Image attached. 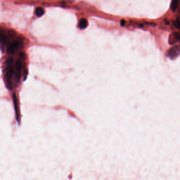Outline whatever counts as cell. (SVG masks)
Instances as JSON below:
<instances>
[{
  "instance_id": "cell-1",
  "label": "cell",
  "mask_w": 180,
  "mask_h": 180,
  "mask_svg": "<svg viewBox=\"0 0 180 180\" xmlns=\"http://www.w3.org/2000/svg\"><path fill=\"white\" fill-rule=\"evenodd\" d=\"M6 67V85L8 88L12 90L13 89V78L15 73V70L14 68V60L12 58H10L7 60L5 62Z\"/></svg>"
},
{
  "instance_id": "cell-2",
  "label": "cell",
  "mask_w": 180,
  "mask_h": 180,
  "mask_svg": "<svg viewBox=\"0 0 180 180\" xmlns=\"http://www.w3.org/2000/svg\"><path fill=\"white\" fill-rule=\"evenodd\" d=\"M179 54H180V47L177 46L171 48L168 52V57L173 59L177 57Z\"/></svg>"
},
{
  "instance_id": "cell-3",
  "label": "cell",
  "mask_w": 180,
  "mask_h": 180,
  "mask_svg": "<svg viewBox=\"0 0 180 180\" xmlns=\"http://www.w3.org/2000/svg\"><path fill=\"white\" fill-rule=\"evenodd\" d=\"M22 69V62L21 60H17L15 63V79L16 81H18L21 77V71Z\"/></svg>"
},
{
  "instance_id": "cell-4",
  "label": "cell",
  "mask_w": 180,
  "mask_h": 180,
  "mask_svg": "<svg viewBox=\"0 0 180 180\" xmlns=\"http://www.w3.org/2000/svg\"><path fill=\"white\" fill-rule=\"evenodd\" d=\"M20 42L18 41H14L9 44L7 48V52L10 54H13L15 52V50L17 49L19 46Z\"/></svg>"
},
{
  "instance_id": "cell-5",
  "label": "cell",
  "mask_w": 180,
  "mask_h": 180,
  "mask_svg": "<svg viewBox=\"0 0 180 180\" xmlns=\"http://www.w3.org/2000/svg\"><path fill=\"white\" fill-rule=\"evenodd\" d=\"M9 38L4 31L0 30V43L1 44H6L8 42Z\"/></svg>"
},
{
  "instance_id": "cell-6",
  "label": "cell",
  "mask_w": 180,
  "mask_h": 180,
  "mask_svg": "<svg viewBox=\"0 0 180 180\" xmlns=\"http://www.w3.org/2000/svg\"><path fill=\"white\" fill-rule=\"evenodd\" d=\"M13 103L15 107V113H16V117L17 121H18L19 119V111H18V99L16 98V96L15 94H14L13 95Z\"/></svg>"
},
{
  "instance_id": "cell-7",
  "label": "cell",
  "mask_w": 180,
  "mask_h": 180,
  "mask_svg": "<svg viewBox=\"0 0 180 180\" xmlns=\"http://www.w3.org/2000/svg\"><path fill=\"white\" fill-rule=\"evenodd\" d=\"M87 25H88L87 20L86 18H83L80 20L79 23L78 27H79V28L81 29H84L87 27Z\"/></svg>"
},
{
  "instance_id": "cell-8",
  "label": "cell",
  "mask_w": 180,
  "mask_h": 180,
  "mask_svg": "<svg viewBox=\"0 0 180 180\" xmlns=\"http://www.w3.org/2000/svg\"><path fill=\"white\" fill-rule=\"evenodd\" d=\"M44 13V11L42 8H37L35 11V14L38 17L42 16Z\"/></svg>"
},
{
  "instance_id": "cell-9",
  "label": "cell",
  "mask_w": 180,
  "mask_h": 180,
  "mask_svg": "<svg viewBox=\"0 0 180 180\" xmlns=\"http://www.w3.org/2000/svg\"><path fill=\"white\" fill-rule=\"evenodd\" d=\"M177 6H178V1L177 0H173L171 4V9L174 12L177 9Z\"/></svg>"
},
{
  "instance_id": "cell-10",
  "label": "cell",
  "mask_w": 180,
  "mask_h": 180,
  "mask_svg": "<svg viewBox=\"0 0 180 180\" xmlns=\"http://www.w3.org/2000/svg\"><path fill=\"white\" fill-rule=\"evenodd\" d=\"M174 26L177 28H179L180 27V21H179V18H178L175 20V21L174 22Z\"/></svg>"
},
{
  "instance_id": "cell-11",
  "label": "cell",
  "mask_w": 180,
  "mask_h": 180,
  "mask_svg": "<svg viewBox=\"0 0 180 180\" xmlns=\"http://www.w3.org/2000/svg\"><path fill=\"white\" fill-rule=\"evenodd\" d=\"M28 72L27 70H25L24 73H23V77H24V81L27 79V77L28 76Z\"/></svg>"
},
{
  "instance_id": "cell-12",
  "label": "cell",
  "mask_w": 180,
  "mask_h": 180,
  "mask_svg": "<svg viewBox=\"0 0 180 180\" xmlns=\"http://www.w3.org/2000/svg\"><path fill=\"white\" fill-rule=\"evenodd\" d=\"M125 24V21L124 20H122L121 21H120V25L122 26H123V25H124Z\"/></svg>"
}]
</instances>
